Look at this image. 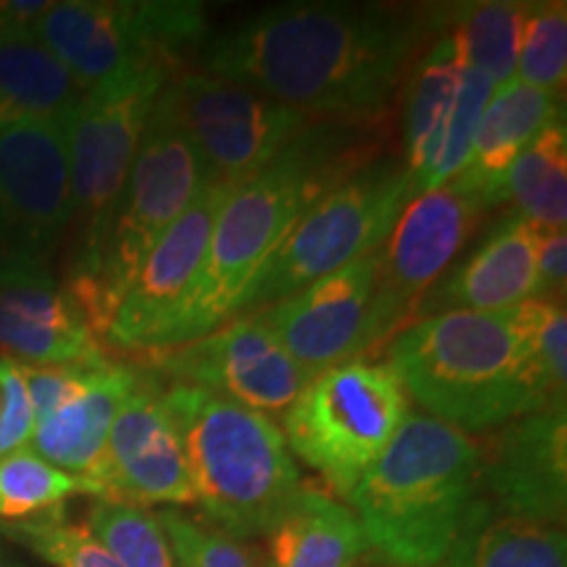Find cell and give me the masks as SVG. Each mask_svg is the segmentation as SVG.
I'll list each match as a JSON object with an SVG mask.
<instances>
[{
  "label": "cell",
  "instance_id": "cell-28",
  "mask_svg": "<svg viewBox=\"0 0 567 567\" xmlns=\"http://www.w3.org/2000/svg\"><path fill=\"white\" fill-rule=\"evenodd\" d=\"M505 200L515 216L544 229L567 224V130L565 118L547 126L517 155L505 179Z\"/></svg>",
  "mask_w": 567,
  "mask_h": 567
},
{
  "label": "cell",
  "instance_id": "cell-5",
  "mask_svg": "<svg viewBox=\"0 0 567 567\" xmlns=\"http://www.w3.org/2000/svg\"><path fill=\"white\" fill-rule=\"evenodd\" d=\"M163 400L179 425L195 505L239 542L266 536L302 486L279 425L182 381Z\"/></svg>",
  "mask_w": 567,
  "mask_h": 567
},
{
  "label": "cell",
  "instance_id": "cell-33",
  "mask_svg": "<svg viewBox=\"0 0 567 567\" xmlns=\"http://www.w3.org/2000/svg\"><path fill=\"white\" fill-rule=\"evenodd\" d=\"M158 520L172 544L176 567H264L245 542L224 530L200 526L176 509H163Z\"/></svg>",
  "mask_w": 567,
  "mask_h": 567
},
{
  "label": "cell",
  "instance_id": "cell-14",
  "mask_svg": "<svg viewBox=\"0 0 567 567\" xmlns=\"http://www.w3.org/2000/svg\"><path fill=\"white\" fill-rule=\"evenodd\" d=\"M66 126L21 118L0 132V260L45 264L74 218Z\"/></svg>",
  "mask_w": 567,
  "mask_h": 567
},
{
  "label": "cell",
  "instance_id": "cell-37",
  "mask_svg": "<svg viewBox=\"0 0 567 567\" xmlns=\"http://www.w3.org/2000/svg\"><path fill=\"white\" fill-rule=\"evenodd\" d=\"M536 297L565 302L567 281V234L565 229H544L536 226Z\"/></svg>",
  "mask_w": 567,
  "mask_h": 567
},
{
  "label": "cell",
  "instance_id": "cell-40",
  "mask_svg": "<svg viewBox=\"0 0 567 567\" xmlns=\"http://www.w3.org/2000/svg\"><path fill=\"white\" fill-rule=\"evenodd\" d=\"M0 408H3V392H0Z\"/></svg>",
  "mask_w": 567,
  "mask_h": 567
},
{
  "label": "cell",
  "instance_id": "cell-27",
  "mask_svg": "<svg viewBox=\"0 0 567 567\" xmlns=\"http://www.w3.org/2000/svg\"><path fill=\"white\" fill-rule=\"evenodd\" d=\"M526 3L517 0H476L446 6L444 32L455 40L465 66L481 71L496 87L515 80Z\"/></svg>",
  "mask_w": 567,
  "mask_h": 567
},
{
  "label": "cell",
  "instance_id": "cell-39",
  "mask_svg": "<svg viewBox=\"0 0 567 567\" xmlns=\"http://www.w3.org/2000/svg\"><path fill=\"white\" fill-rule=\"evenodd\" d=\"M0 567H24V565H21L19 559L6 555V551H0Z\"/></svg>",
  "mask_w": 567,
  "mask_h": 567
},
{
  "label": "cell",
  "instance_id": "cell-17",
  "mask_svg": "<svg viewBox=\"0 0 567 567\" xmlns=\"http://www.w3.org/2000/svg\"><path fill=\"white\" fill-rule=\"evenodd\" d=\"M97 496L124 505H195L179 425L163 392L142 379L111 425Z\"/></svg>",
  "mask_w": 567,
  "mask_h": 567
},
{
  "label": "cell",
  "instance_id": "cell-26",
  "mask_svg": "<svg viewBox=\"0 0 567 567\" xmlns=\"http://www.w3.org/2000/svg\"><path fill=\"white\" fill-rule=\"evenodd\" d=\"M442 567H567L565 530L502 515L478 496Z\"/></svg>",
  "mask_w": 567,
  "mask_h": 567
},
{
  "label": "cell",
  "instance_id": "cell-1",
  "mask_svg": "<svg viewBox=\"0 0 567 567\" xmlns=\"http://www.w3.org/2000/svg\"><path fill=\"white\" fill-rule=\"evenodd\" d=\"M444 11L389 3H284L203 45L205 74L308 118L371 122Z\"/></svg>",
  "mask_w": 567,
  "mask_h": 567
},
{
  "label": "cell",
  "instance_id": "cell-3",
  "mask_svg": "<svg viewBox=\"0 0 567 567\" xmlns=\"http://www.w3.org/2000/svg\"><path fill=\"white\" fill-rule=\"evenodd\" d=\"M386 368L431 417L460 431H492L555 410L523 305L417 318L389 339Z\"/></svg>",
  "mask_w": 567,
  "mask_h": 567
},
{
  "label": "cell",
  "instance_id": "cell-9",
  "mask_svg": "<svg viewBox=\"0 0 567 567\" xmlns=\"http://www.w3.org/2000/svg\"><path fill=\"white\" fill-rule=\"evenodd\" d=\"M32 32L92 87L140 61L176 69L184 53L208 38V24L203 6L187 0H66L48 6Z\"/></svg>",
  "mask_w": 567,
  "mask_h": 567
},
{
  "label": "cell",
  "instance_id": "cell-2",
  "mask_svg": "<svg viewBox=\"0 0 567 567\" xmlns=\"http://www.w3.org/2000/svg\"><path fill=\"white\" fill-rule=\"evenodd\" d=\"M373 137L354 124L310 122L260 174L226 193L193 295L158 350L200 339L243 316L255 281L300 216L373 163Z\"/></svg>",
  "mask_w": 567,
  "mask_h": 567
},
{
  "label": "cell",
  "instance_id": "cell-18",
  "mask_svg": "<svg viewBox=\"0 0 567 567\" xmlns=\"http://www.w3.org/2000/svg\"><path fill=\"white\" fill-rule=\"evenodd\" d=\"M381 260L384 245L260 310L287 352L310 375L360 358Z\"/></svg>",
  "mask_w": 567,
  "mask_h": 567
},
{
  "label": "cell",
  "instance_id": "cell-20",
  "mask_svg": "<svg viewBox=\"0 0 567 567\" xmlns=\"http://www.w3.org/2000/svg\"><path fill=\"white\" fill-rule=\"evenodd\" d=\"M0 352L24 365L105 360L80 305L38 260H0Z\"/></svg>",
  "mask_w": 567,
  "mask_h": 567
},
{
  "label": "cell",
  "instance_id": "cell-15",
  "mask_svg": "<svg viewBox=\"0 0 567 567\" xmlns=\"http://www.w3.org/2000/svg\"><path fill=\"white\" fill-rule=\"evenodd\" d=\"M155 368L255 413H284L313 375L297 363L266 316L245 313L193 342L155 350Z\"/></svg>",
  "mask_w": 567,
  "mask_h": 567
},
{
  "label": "cell",
  "instance_id": "cell-19",
  "mask_svg": "<svg viewBox=\"0 0 567 567\" xmlns=\"http://www.w3.org/2000/svg\"><path fill=\"white\" fill-rule=\"evenodd\" d=\"M481 488L496 513L563 526L567 507V410L502 425L481 444Z\"/></svg>",
  "mask_w": 567,
  "mask_h": 567
},
{
  "label": "cell",
  "instance_id": "cell-32",
  "mask_svg": "<svg viewBox=\"0 0 567 567\" xmlns=\"http://www.w3.org/2000/svg\"><path fill=\"white\" fill-rule=\"evenodd\" d=\"M9 536L55 567H122L87 526L63 520L61 507L17 523Z\"/></svg>",
  "mask_w": 567,
  "mask_h": 567
},
{
  "label": "cell",
  "instance_id": "cell-30",
  "mask_svg": "<svg viewBox=\"0 0 567 567\" xmlns=\"http://www.w3.org/2000/svg\"><path fill=\"white\" fill-rule=\"evenodd\" d=\"M87 528L122 567H176L172 544L158 515L124 502H97Z\"/></svg>",
  "mask_w": 567,
  "mask_h": 567
},
{
  "label": "cell",
  "instance_id": "cell-22",
  "mask_svg": "<svg viewBox=\"0 0 567 567\" xmlns=\"http://www.w3.org/2000/svg\"><path fill=\"white\" fill-rule=\"evenodd\" d=\"M536 287V226L520 216H509L465 264L442 276L425 292L415 316L425 318L450 310H509L534 300Z\"/></svg>",
  "mask_w": 567,
  "mask_h": 567
},
{
  "label": "cell",
  "instance_id": "cell-25",
  "mask_svg": "<svg viewBox=\"0 0 567 567\" xmlns=\"http://www.w3.org/2000/svg\"><path fill=\"white\" fill-rule=\"evenodd\" d=\"M87 90L32 30L0 24V105L17 122H69Z\"/></svg>",
  "mask_w": 567,
  "mask_h": 567
},
{
  "label": "cell",
  "instance_id": "cell-35",
  "mask_svg": "<svg viewBox=\"0 0 567 567\" xmlns=\"http://www.w3.org/2000/svg\"><path fill=\"white\" fill-rule=\"evenodd\" d=\"M0 392H3V408H0V457H6L30 442L34 431L32 400L17 360H0Z\"/></svg>",
  "mask_w": 567,
  "mask_h": 567
},
{
  "label": "cell",
  "instance_id": "cell-38",
  "mask_svg": "<svg viewBox=\"0 0 567 567\" xmlns=\"http://www.w3.org/2000/svg\"><path fill=\"white\" fill-rule=\"evenodd\" d=\"M13 122H17V118H13V116H11V113H9V111H6V109H3V105H0V132H3V130H6V126H9V124H13Z\"/></svg>",
  "mask_w": 567,
  "mask_h": 567
},
{
  "label": "cell",
  "instance_id": "cell-10",
  "mask_svg": "<svg viewBox=\"0 0 567 567\" xmlns=\"http://www.w3.org/2000/svg\"><path fill=\"white\" fill-rule=\"evenodd\" d=\"M172 71L163 61L132 63L92 84L71 113L66 126L71 200L74 216L84 224V255L103 237Z\"/></svg>",
  "mask_w": 567,
  "mask_h": 567
},
{
  "label": "cell",
  "instance_id": "cell-34",
  "mask_svg": "<svg viewBox=\"0 0 567 567\" xmlns=\"http://www.w3.org/2000/svg\"><path fill=\"white\" fill-rule=\"evenodd\" d=\"M528 323L530 347H534L538 371L547 386L549 405L565 410L567 396V316L563 300H534L523 302Z\"/></svg>",
  "mask_w": 567,
  "mask_h": 567
},
{
  "label": "cell",
  "instance_id": "cell-6",
  "mask_svg": "<svg viewBox=\"0 0 567 567\" xmlns=\"http://www.w3.org/2000/svg\"><path fill=\"white\" fill-rule=\"evenodd\" d=\"M208 182L200 153L155 101L103 237L76 266L74 279L63 284L95 337L109 334L111 318L145 255Z\"/></svg>",
  "mask_w": 567,
  "mask_h": 567
},
{
  "label": "cell",
  "instance_id": "cell-7",
  "mask_svg": "<svg viewBox=\"0 0 567 567\" xmlns=\"http://www.w3.org/2000/svg\"><path fill=\"white\" fill-rule=\"evenodd\" d=\"M408 410V392L386 363L352 358L305 384L284 410L281 434L289 452L347 496L384 455Z\"/></svg>",
  "mask_w": 567,
  "mask_h": 567
},
{
  "label": "cell",
  "instance_id": "cell-29",
  "mask_svg": "<svg viewBox=\"0 0 567 567\" xmlns=\"http://www.w3.org/2000/svg\"><path fill=\"white\" fill-rule=\"evenodd\" d=\"M71 494H90L82 478L34 455L30 446L0 457V517L24 523L53 513Z\"/></svg>",
  "mask_w": 567,
  "mask_h": 567
},
{
  "label": "cell",
  "instance_id": "cell-31",
  "mask_svg": "<svg viewBox=\"0 0 567 567\" xmlns=\"http://www.w3.org/2000/svg\"><path fill=\"white\" fill-rule=\"evenodd\" d=\"M565 76H567L565 0L526 3L515 82L563 95Z\"/></svg>",
  "mask_w": 567,
  "mask_h": 567
},
{
  "label": "cell",
  "instance_id": "cell-24",
  "mask_svg": "<svg viewBox=\"0 0 567 567\" xmlns=\"http://www.w3.org/2000/svg\"><path fill=\"white\" fill-rule=\"evenodd\" d=\"M266 538L264 567H354L365 555L363 530L352 509L310 481H302Z\"/></svg>",
  "mask_w": 567,
  "mask_h": 567
},
{
  "label": "cell",
  "instance_id": "cell-23",
  "mask_svg": "<svg viewBox=\"0 0 567 567\" xmlns=\"http://www.w3.org/2000/svg\"><path fill=\"white\" fill-rule=\"evenodd\" d=\"M559 118H565V113L563 95L557 92L528 87L515 80L496 87L481 111L465 166L452 182L476 195L486 210L507 203L505 179L515 158Z\"/></svg>",
  "mask_w": 567,
  "mask_h": 567
},
{
  "label": "cell",
  "instance_id": "cell-8",
  "mask_svg": "<svg viewBox=\"0 0 567 567\" xmlns=\"http://www.w3.org/2000/svg\"><path fill=\"white\" fill-rule=\"evenodd\" d=\"M410 200L405 163L394 158L368 163L302 213L255 281L243 313H258L287 300L384 245Z\"/></svg>",
  "mask_w": 567,
  "mask_h": 567
},
{
  "label": "cell",
  "instance_id": "cell-36",
  "mask_svg": "<svg viewBox=\"0 0 567 567\" xmlns=\"http://www.w3.org/2000/svg\"><path fill=\"white\" fill-rule=\"evenodd\" d=\"M95 365V363H92ZM92 365H24L19 363V371L24 375L27 392H30L34 423L40 417L51 415L55 408H61L69 396L80 392V386L87 379Z\"/></svg>",
  "mask_w": 567,
  "mask_h": 567
},
{
  "label": "cell",
  "instance_id": "cell-21",
  "mask_svg": "<svg viewBox=\"0 0 567 567\" xmlns=\"http://www.w3.org/2000/svg\"><path fill=\"white\" fill-rule=\"evenodd\" d=\"M140 381L142 373L134 365L95 363L80 392L34 423L30 450L59 471L82 478L97 496L111 425Z\"/></svg>",
  "mask_w": 567,
  "mask_h": 567
},
{
  "label": "cell",
  "instance_id": "cell-13",
  "mask_svg": "<svg viewBox=\"0 0 567 567\" xmlns=\"http://www.w3.org/2000/svg\"><path fill=\"white\" fill-rule=\"evenodd\" d=\"M410 76L405 103V151L413 197L455 179L471 153L481 111L494 84L465 66L455 40L444 32Z\"/></svg>",
  "mask_w": 567,
  "mask_h": 567
},
{
  "label": "cell",
  "instance_id": "cell-12",
  "mask_svg": "<svg viewBox=\"0 0 567 567\" xmlns=\"http://www.w3.org/2000/svg\"><path fill=\"white\" fill-rule=\"evenodd\" d=\"M486 208L455 182L413 197L384 247L360 358L413 323L417 305L455 260Z\"/></svg>",
  "mask_w": 567,
  "mask_h": 567
},
{
  "label": "cell",
  "instance_id": "cell-16",
  "mask_svg": "<svg viewBox=\"0 0 567 567\" xmlns=\"http://www.w3.org/2000/svg\"><path fill=\"white\" fill-rule=\"evenodd\" d=\"M229 184L208 182L193 205L182 213L145 255L109 326V342L122 350L155 352L187 305L205 255H208L213 221L221 208Z\"/></svg>",
  "mask_w": 567,
  "mask_h": 567
},
{
  "label": "cell",
  "instance_id": "cell-4",
  "mask_svg": "<svg viewBox=\"0 0 567 567\" xmlns=\"http://www.w3.org/2000/svg\"><path fill=\"white\" fill-rule=\"evenodd\" d=\"M478 496L476 439L431 415L408 413L347 502L375 563L442 567Z\"/></svg>",
  "mask_w": 567,
  "mask_h": 567
},
{
  "label": "cell",
  "instance_id": "cell-11",
  "mask_svg": "<svg viewBox=\"0 0 567 567\" xmlns=\"http://www.w3.org/2000/svg\"><path fill=\"white\" fill-rule=\"evenodd\" d=\"M208 166L210 182L237 187L284 153L313 118L210 74H179L158 95Z\"/></svg>",
  "mask_w": 567,
  "mask_h": 567
}]
</instances>
